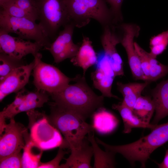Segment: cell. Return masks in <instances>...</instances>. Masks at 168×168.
I'll return each mask as SVG.
<instances>
[{
    "instance_id": "17",
    "label": "cell",
    "mask_w": 168,
    "mask_h": 168,
    "mask_svg": "<svg viewBox=\"0 0 168 168\" xmlns=\"http://www.w3.org/2000/svg\"><path fill=\"white\" fill-rule=\"evenodd\" d=\"M87 138L85 137L79 144L70 148L71 153L64 164L60 165L61 168H90L93 149L89 145Z\"/></svg>"
},
{
    "instance_id": "6",
    "label": "cell",
    "mask_w": 168,
    "mask_h": 168,
    "mask_svg": "<svg viewBox=\"0 0 168 168\" xmlns=\"http://www.w3.org/2000/svg\"><path fill=\"white\" fill-rule=\"evenodd\" d=\"M31 140L42 150L65 147L61 133L49 122L47 115L35 109L26 112Z\"/></svg>"
},
{
    "instance_id": "25",
    "label": "cell",
    "mask_w": 168,
    "mask_h": 168,
    "mask_svg": "<svg viewBox=\"0 0 168 168\" xmlns=\"http://www.w3.org/2000/svg\"><path fill=\"white\" fill-rule=\"evenodd\" d=\"M0 81L15 69L25 65L20 59L3 52L0 53Z\"/></svg>"
},
{
    "instance_id": "8",
    "label": "cell",
    "mask_w": 168,
    "mask_h": 168,
    "mask_svg": "<svg viewBox=\"0 0 168 168\" xmlns=\"http://www.w3.org/2000/svg\"><path fill=\"white\" fill-rule=\"evenodd\" d=\"M0 29L14 33L24 40H34L47 50L51 44L43 28L35 21L25 18L11 16L1 8Z\"/></svg>"
},
{
    "instance_id": "14",
    "label": "cell",
    "mask_w": 168,
    "mask_h": 168,
    "mask_svg": "<svg viewBox=\"0 0 168 168\" xmlns=\"http://www.w3.org/2000/svg\"><path fill=\"white\" fill-rule=\"evenodd\" d=\"M103 28L100 41L105 56L112 68L115 77L124 75L123 63L116 48L120 43V36L116 32L115 25L107 26Z\"/></svg>"
},
{
    "instance_id": "28",
    "label": "cell",
    "mask_w": 168,
    "mask_h": 168,
    "mask_svg": "<svg viewBox=\"0 0 168 168\" xmlns=\"http://www.w3.org/2000/svg\"><path fill=\"white\" fill-rule=\"evenodd\" d=\"M1 8L7 14L13 17L26 18L35 21L38 20L37 16L28 12L17 6L15 3L14 0L5 4Z\"/></svg>"
},
{
    "instance_id": "24",
    "label": "cell",
    "mask_w": 168,
    "mask_h": 168,
    "mask_svg": "<svg viewBox=\"0 0 168 168\" xmlns=\"http://www.w3.org/2000/svg\"><path fill=\"white\" fill-rule=\"evenodd\" d=\"M132 111L143 121L150 123L155 111V106L152 99L150 97L141 95L137 99Z\"/></svg>"
},
{
    "instance_id": "32",
    "label": "cell",
    "mask_w": 168,
    "mask_h": 168,
    "mask_svg": "<svg viewBox=\"0 0 168 168\" xmlns=\"http://www.w3.org/2000/svg\"><path fill=\"white\" fill-rule=\"evenodd\" d=\"M14 2L21 8L38 17L37 7L34 0H14Z\"/></svg>"
},
{
    "instance_id": "19",
    "label": "cell",
    "mask_w": 168,
    "mask_h": 168,
    "mask_svg": "<svg viewBox=\"0 0 168 168\" xmlns=\"http://www.w3.org/2000/svg\"><path fill=\"white\" fill-rule=\"evenodd\" d=\"M152 95L155 111L152 124H157L168 115V79L158 84L153 90Z\"/></svg>"
},
{
    "instance_id": "34",
    "label": "cell",
    "mask_w": 168,
    "mask_h": 168,
    "mask_svg": "<svg viewBox=\"0 0 168 168\" xmlns=\"http://www.w3.org/2000/svg\"><path fill=\"white\" fill-rule=\"evenodd\" d=\"M159 168H168V149L166 151L163 161L160 163L157 164Z\"/></svg>"
},
{
    "instance_id": "9",
    "label": "cell",
    "mask_w": 168,
    "mask_h": 168,
    "mask_svg": "<svg viewBox=\"0 0 168 168\" xmlns=\"http://www.w3.org/2000/svg\"><path fill=\"white\" fill-rule=\"evenodd\" d=\"M10 123L0 127V159L24 149L30 140V135L23 125L15 122L14 118Z\"/></svg>"
},
{
    "instance_id": "11",
    "label": "cell",
    "mask_w": 168,
    "mask_h": 168,
    "mask_svg": "<svg viewBox=\"0 0 168 168\" xmlns=\"http://www.w3.org/2000/svg\"><path fill=\"white\" fill-rule=\"evenodd\" d=\"M117 27L122 31L120 43L127 53L132 74L136 80L144 81L138 56L134 47V39L139 34L140 28L137 25L122 23Z\"/></svg>"
},
{
    "instance_id": "12",
    "label": "cell",
    "mask_w": 168,
    "mask_h": 168,
    "mask_svg": "<svg viewBox=\"0 0 168 168\" xmlns=\"http://www.w3.org/2000/svg\"><path fill=\"white\" fill-rule=\"evenodd\" d=\"M74 24L70 22L59 32L57 36L47 49L52 55L56 63L68 58H72L77 52L80 44H75L72 40Z\"/></svg>"
},
{
    "instance_id": "3",
    "label": "cell",
    "mask_w": 168,
    "mask_h": 168,
    "mask_svg": "<svg viewBox=\"0 0 168 168\" xmlns=\"http://www.w3.org/2000/svg\"><path fill=\"white\" fill-rule=\"evenodd\" d=\"M51 111L47 119L49 122L64 137L67 147L80 143L86 134L94 131L92 125L72 111L59 106L54 102L50 104Z\"/></svg>"
},
{
    "instance_id": "23",
    "label": "cell",
    "mask_w": 168,
    "mask_h": 168,
    "mask_svg": "<svg viewBox=\"0 0 168 168\" xmlns=\"http://www.w3.org/2000/svg\"><path fill=\"white\" fill-rule=\"evenodd\" d=\"M88 139L92 146L94 157V168H114L115 167V153L104 151L98 146L94 137V131L88 134Z\"/></svg>"
},
{
    "instance_id": "20",
    "label": "cell",
    "mask_w": 168,
    "mask_h": 168,
    "mask_svg": "<svg viewBox=\"0 0 168 168\" xmlns=\"http://www.w3.org/2000/svg\"><path fill=\"white\" fill-rule=\"evenodd\" d=\"M113 109L117 110L122 119L124 129L123 132L127 133H130L134 128H148L152 130L157 124H154L145 122L136 116L132 110L122 103L113 104Z\"/></svg>"
},
{
    "instance_id": "30",
    "label": "cell",
    "mask_w": 168,
    "mask_h": 168,
    "mask_svg": "<svg viewBox=\"0 0 168 168\" xmlns=\"http://www.w3.org/2000/svg\"><path fill=\"white\" fill-rule=\"evenodd\" d=\"M22 159L21 152H16L0 159V168H22Z\"/></svg>"
},
{
    "instance_id": "26",
    "label": "cell",
    "mask_w": 168,
    "mask_h": 168,
    "mask_svg": "<svg viewBox=\"0 0 168 168\" xmlns=\"http://www.w3.org/2000/svg\"><path fill=\"white\" fill-rule=\"evenodd\" d=\"M168 45V30L151 37L150 40V54L154 58L161 54Z\"/></svg>"
},
{
    "instance_id": "1",
    "label": "cell",
    "mask_w": 168,
    "mask_h": 168,
    "mask_svg": "<svg viewBox=\"0 0 168 168\" xmlns=\"http://www.w3.org/2000/svg\"><path fill=\"white\" fill-rule=\"evenodd\" d=\"M76 83L50 95L56 105L69 110L85 120L103 107L104 97L96 95L87 83L85 76L78 75Z\"/></svg>"
},
{
    "instance_id": "4",
    "label": "cell",
    "mask_w": 168,
    "mask_h": 168,
    "mask_svg": "<svg viewBox=\"0 0 168 168\" xmlns=\"http://www.w3.org/2000/svg\"><path fill=\"white\" fill-rule=\"evenodd\" d=\"M70 22L81 28L95 19L102 27L114 25V18L105 0H64Z\"/></svg>"
},
{
    "instance_id": "7",
    "label": "cell",
    "mask_w": 168,
    "mask_h": 168,
    "mask_svg": "<svg viewBox=\"0 0 168 168\" xmlns=\"http://www.w3.org/2000/svg\"><path fill=\"white\" fill-rule=\"evenodd\" d=\"M34 57L33 82L37 91H44L50 95L61 91L70 82H75L78 78V75L69 77L57 68L44 63L39 52Z\"/></svg>"
},
{
    "instance_id": "31",
    "label": "cell",
    "mask_w": 168,
    "mask_h": 168,
    "mask_svg": "<svg viewBox=\"0 0 168 168\" xmlns=\"http://www.w3.org/2000/svg\"><path fill=\"white\" fill-rule=\"evenodd\" d=\"M110 5V9L114 18V23L117 25L121 22L123 18L121 8L124 0H105Z\"/></svg>"
},
{
    "instance_id": "21",
    "label": "cell",
    "mask_w": 168,
    "mask_h": 168,
    "mask_svg": "<svg viewBox=\"0 0 168 168\" xmlns=\"http://www.w3.org/2000/svg\"><path fill=\"white\" fill-rule=\"evenodd\" d=\"M94 129L105 134L112 132L116 127L118 121L115 116L103 107L97 109L92 115Z\"/></svg>"
},
{
    "instance_id": "35",
    "label": "cell",
    "mask_w": 168,
    "mask_h": 168,
    "mask_svg": "<svg viewBox=\"0 0 168 168\" xmlns=\"http://www.w3.org/2000/svg\"><path fill=\"white\" fill-rule=\"evenodd\" d=\"M14 0H0V6L1 7L5 4L13 1Z\"/></svg>"
},
{
    "instance_id": "27",
    "label": "cell",
    "mask_w": 168,
    "mask_h": 168,
    "mask_svg": "<svg viewBox=\"0 0 168 168\" xmlns=\"http://www.w3.org/2000/svg\"><path fill=\"white\" fill-rule=\"evenodd\" d=\"M150 55L149 77L148 81L150 82L155 81L168 74V65L161 63L156 60V58L151 54Z\"/></svg>"
},
{
    "instance_id": "13",
    "label": "cell",
    "mask_w": 168,
    "mask_h": 168,
    "mask_svg": "<svg viewBox=\"0 0 168 168\" xmlns=\"http://www.w3.org/2000/svg\"><path fill=\"white\" fill-rule=\"evenodd\" d=\"M43 48L38 43L32 42L18 37L11 36L0 29V51L18 59H22L29 54L34 56Z\"/></svg>"
},
{
    "instance_id": "5",
    "label": "cell",
    "mask_w": 168,
    "mask_h": 168,
    "mask_svg": "<svg viewBox=\"0 0 168 168\" xmlns=\"http://www.w3.org/2000/svg\"><path fill=\"white\" fill-rule=\"evenodd\" d=\"M34 0L39 24L50 40H54L60 28L71 22L64 0Z\"/></svg>"
},
{
    "instance_id": "10",
    "label": "cell",
    "mask_w": 168,
    "mask_h": 168,
    "mask_svg": "<svg viewBox=\"0 0 168 168\" xmlns=\"http://www.w3.org/2000/svg\"><path fill=\"white\" fill-rule=\"evenodd\" d=\"M49 94L43 91H27L24 88L17 92L13 102L0 113V119L14 118L18 114L43 106L49 100Z\"/></svg>"
},
{
    "instance_id": "22",
    "label": "cell",
    "mask_w": 168,
    "mask_h": 168,
    "mask_svg": "<svg viewBox=\"0 0 168 168\" xmlns=\"http://www.w3.org/2000/svg\"><path fill=\"white\" fill-rule=\"evenodd\" d=\"M150 83L148 81H145L143 83L133 82L126 84L117 82L118 89L123 97L122 103L132 110L137 99L141 96L142 91Z\"/></svg>"
},
{
    "instance_id": "33",
    "label": "cell",
    "mask_w": 168,
    "mask_h": 168,
    "mask_svg": "<svg viewBox=\"0 0 168 168\" xmlns=\"http://www.w3.org/2000/svg\"><path fill=\"white\" fill-rule=\"evenodd\" d=\"M63 148L59 147L58 153L54 159L48 162H41L38 168H60L59 163L64 155L67 153V152L64 151Z\"/></svg>"
},
{
    "instance_id": "16",
    "label": "cell",
    "mask_w": 168,
    "mask_h": 168,
    "mask_svg": "<svg viewBox=\"0 0 168 168\" xmlns=\"http://www.w3.org/2000/svg\"><path fill=\"white\" fill-rule=\"evenodd\" d=\"M95 70L91 73L94 87L98 90L104 97L118 99L111 92L113 82L116 77L108 59L103 54L98 59Z\"/></svg>"
},
{
    "instance_id": "15",
    "label": "cell",
    "mask_w": 168,
    "mask_h": 168,
    "mask_svg": "<svg viewBox=\"0 0 168 168\" xmlns=\"http://www.w3.org/2000/svg\"><path fill=\"white\" fill-rule=\"evenodd\" d=\"M35 60L30 64L24 65L15 69L0 81V101L7 96L17 92L23 89L28 82Z\"/></svg>"
},
{
    "instance_id": "18",
    "label": "cell",
    "mask_w": 168,
    "mask_h": 168,
    "mask_svg": "<svg viewBox=\"0 0 168 168\" xmlns=\"http://www.w3.org/2000/svg\"><path fill=\"white\" fill-rule=\"evenodd\" d=\"M92 44V41L88 37L83 35L82 43L77 52L74 57L71 59L70 61L73 65L82 68L84 76H85L88 69L96 65L98 62L97 54Z\"/></svg>"
},
{
    "instance_id": "29",
    "label": "cell",
    "mask_w": 168,
    "mask_h": 168,
    "mask_svg": "<svg viewBox=\"0 0 168 168\" xmlns=\"http://www.w3.org/2000/svg\"><path fill=\"white\" fill-rule=\"evenodd\" d=\"M134 47L139 58L144 81H148L149 77L150 54L135 42H134Z\"/></svg>"
},
{
    "instance_id": "2",
    "label": "cell",
    "mask_w": 168,
    "mask_h": 168,
    "mask_svg": "<svg viewBox=\"0 0 168 168\" xmlns=\"http://www.w3.org/2000/svg\"><path fill=\"white\" fill-rule=\"evenodd\" d=\"M168 141V122L157 124L147 135L132 143L123 145H111L99 138L98 144L102 146L106 151L115 154L118 153L126 159L132 165L138 161L142 167H145L147 160L156 149Z\"/></svg>"
}]
</instances>
